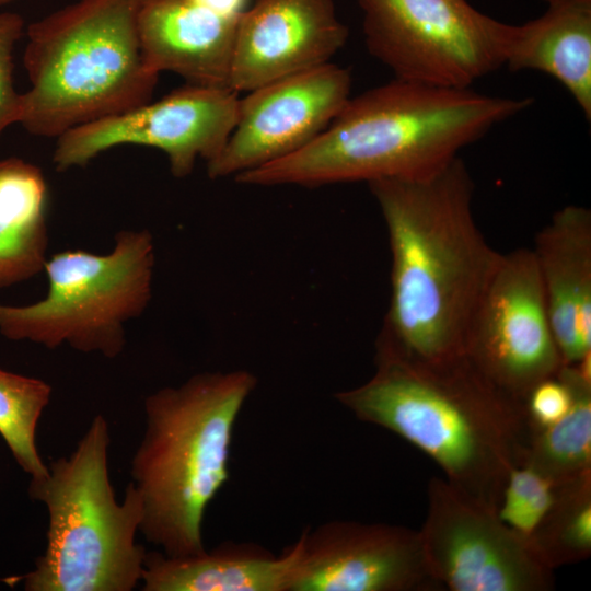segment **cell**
Masks as SVG:
<instances>
[{
    "label": "cell",
    "mask_w": 591,
    "mask_h": 591,
    "mask_svg": "<svg viewBox=\"0 0 591 591\" xmlns=\"http://www.w3.org/2000/svg\"><path fill=\"white\" fill-rule=\"evenodd\" d=\"M391 250V299L376 346L417 361L464 355L467 331L500 252L473 215L460 157L416 177L368 183Z\"/></svg>",
    "instance_id": "cell-1"
},
{
    "label": "cell",
    "mask_w": 591,
    "mask_h": 591,
    "mask_svg": "<svg viewBox=\"0 0 591 591\" xmlns=\"http://www.w3.org/2000/svg\"><path fill=\"white\" fill-rule=\"evenodd\" d=\"M532 97H502L394 78L347 101L311 143L237 175L250 186L315 187L433 172Z\"/></svg>",
    "instance_id": "cell-2"
},
{
    "label": "cell",
    "mask_w": 591,
    "mask_h": 591,
    "mask_svg": "<svg viewBox=\"0 0 591 591\" xmlns=\"http://www.w3.org/2000/svg\"><path fill=\"white\" fill-rule=\"evenodd\" d=\"M375 371L335 393L358 419L390 430L430 456L445 479L495 509L530 428L523 403L463 355L417 361L376 346Z\"/></svg>",
    "instance_id": "cell-3"
},
{
    "label": "cell",
    "mask_w": 591,
    "mask_h": 591,
    "mask_svg": "<svg viewBox=\"0 0 591 591\" xmlns=\"http://www.w3.org/2000/svg\"><path fill=\"white\" fill-rule=\"evenodd\" d=\"M246 370L204 372L148 395L130 463L142 501L139 532L172 556L205 551V512L228 482L233 430L256 386Z\"/></svg>",
    "instance_id": "cell-4"
},
{
    "label": "cell",
    "mask_w": 591,
    "mask_h": 591,
    "mask_svg": "<svg viewBox=\"0 0 591 591\" xmlns=\"http://www.w3.org/2000/svg\"><path fill=\"white\" fill-rule=\"evenodd\" d=\"M139 0H79L27 28L19 124L33 135L66 131L150 102L159 73L138 35Z\"/></svg>",
    "instance_id": "cell-5"
},
{
    "label": "cell",
    "mask_w": 591,
    "mask_h": 591,
    "mask_svg": "<svg viewBox=\"0 0 591 591\" xmlns=\"http://www.w3.org/2000/svg\"><path fill=\"white\" fill-rule=\"evenodd\" d=\"M109 444L108 422L99 414L69 456L30 479V498L48 514L46 547L31 571L3 582H22L25 591H131L141 582L147 552L136 536L142 501L131 482L117 501Z\"/></svg>",
    "instance_id": "cell-6"
},
{
    "label": "cell",
    "mask_w": 591,
    "mask_h": 591,
    "mask_svg": "<svg viewBox=\"0 0 591 591\" xmlns=\"http://www.w3.org/2000/svg\"><path fill=\"white\" fill-rule=\"evenodd\" d=\"M154 265L153 236L147 230L118 232L107 254L56 253L44 265V298L23 305L0 303V334L115 358L126 344L125 324L149 304Z\"/></svg>",
    "instance_id": "cell-7"
},
{
    "label": "cell",
    "mask_w": 591,
    "mask_h": 591,
    "mask_svg": "<svg viewBox=\"0 0 591 591\" xmlns=\"http://www.w3.org/2000/svg\"><path fill=\"white\" fill-rule=\"evenodd\" d=\"M369 53L394 78L471 88L503 66L511 24L467 0H357Z\"/></svg>",
    "instance_id": "cell-8"
},
{
    "label": "cell",
    "mask_w": 591,
    "mask_h": 591,
    "mask_svg": "<svg viewBox=\"0 0 591 591\" xmlns=\"http://www.w3.org/2000/svg\"><path fill=\"white\" fill-rule=\"evenodd\" d=\"M427 565L452 591H549L554 570L497 515L495 509L445 478L427 488V514L418 531Z\"/></svg>",
    "instance_id": "cell-9"
},
{
    "label": "cell",
    "mask_w": 591,
    "mask_h": 591,
    "mask_svg": "<svg viewBox=\"0 0 591 591\" xmlns=\"http://www.w3.org/2000/svg\"><path fill=\"white\" fill-rule=\"evenodd\" d=\"M464 355L522 403L535 384L563 367L531 248L500 253L474 311Z\"/></svg>",
    "instance_id": "cell-10"
},
{
    "label": "cell",
    "mask_w": 591,
    "mask_h": 591,
    "mask_svg": "<svg viewBox=\"0 0 591 591\" xmlns=\"http://www.w3.org/2000/svg\"><path fill=\"white\" fill-rule=\"evenodd\" d=\"M240 109L237 93L187 84L155 102L74 127L57 140L58 171L84 166L123 144L162 150L175 177L189 175L197 159H216L231 136Z\"/></svg>",
    "instance_id": "cell-11"
},
{
    "label": "cell",
    "mask_w": 591,
    "mask_h": 591,
    "mask_svg": "<svg viewBox=\"0 0 591 591\" xmlns=\"http://www.w3.org/2000/svg\"><path fill=\"white\" fill-rule=\"evenodd\" d=\"M351 74L327 62L246 93L219 155L212 179L232 177L288 157L315 140L350 99Z\"/></svg>",
    "instance_id": "cell-12"
},
{
    "label": "cell",
    "mask_w": 591,
    "mask_h": 591,
    "mask_svg": "<svg viewBox=\"0 0 591 591\" xmlns=\"http://www.w3.org/2000/svg\"><path fill=\"white\" fill-rule=\"evenodd\" d=\"M290 591H434L418 531L386 523L331 521L301 534Z\"/></svg>",
    "instance_id": "cell-13"
},
{
    "label": "cell",
    "mask_w": 591,
    "mask_h": 591,
    "mask_svg": "<svg viewBox=\"0 0 591 591\" xmlns=\"http://www.w3.org/2000/svg\"><path fill=\"white\" fill-rule=\"evenodd\" d=\"M348 34L333 0H256L239 20L230 89L247 93L325 65Z\"/></svg>",
    "instance_id": "cell-14"
},
{
    "label": "cell",
    "mask_w": 591,
    "mask_h": 591,
    "mask_svg": "<svg viewBox=\"0 0 591 591\" xmlns=\"http://www.w3.org/2000/svg\"><path fill=\"white\" fill-rule=\"evenodd\" d=\"M240 18L221 15L193 0H139L143 58L155 72L172 71L188 84L230 89Z\"/></svg>",
    "instance_id": "cell-15"
},
{
    "label": "cell",
    "mask_w": 591,
    "mask_h": 591,
    "mask_svg": "<svg viewBox=\"0 0 591 591\" xmlns=\"http://www.w3.org/2000/svg\"><path fill=\"white\" fill-rule=\"evenodd\" d=\"M564 364L591 352V211L568 205L536 234L531 248Z\"/></svg>",
    "instance_id": "cell-16"
},
{
    "label": "cell",
    "mask_w": 591,
    "mask_h": 591,
    "mask_svg": "<svg viewBox=\"0 0 591 591\" xmlns=\"http://www.w3.org/2000/svg\"><path fill=\"white\" fill-rule=\"evenodd\" d=\"M299 538L279 556L253 543H222L172 557L147 552L143 591H290L302 555Z\"/></svg>",
    "instance_id": "cell-17"
},
{
    "label": "cell",
    "mask_w": 591,
    "mask_h": 591,
    "mask_svg": "<svg viewBox=\"0 0 591 591\" xmlns=\"http://www.w3.org/2000/svg\"><path fill=\"white\" fill-rule=\"evenodd\" d=\"M503 66L535 70L560 82L591 119V0L548 3L538 18L512 25Z\"/></svg>",
    "instance_id": "cell-18"
},
{
    "label": "cell",
    "mask_w": 591,
    "mask_h": 591,
    "mask_svg": "<svg viewBox=\"0 0 591 591\" xmlns=\"http://www.w3.org/2000/svg\"><path fill=\"white\" fill-rule=\"evenodd\" d=\"M47 187L38 167L0 160V288L31 279L47 259Z\"/></svg>",
    "instance_id": "cell-19"
},
{
    "label": "cell",
    "mask_w": 591,
    "mask_h": 591,
    "mask_svg": "<svg viewBox=\"0 0 591 591\" xmlns=\"http://www.w3.org/2000/svg\"><path fill=\"white\" fill-rule=\"evenodd\" d=\"M558 374L572 390V405L552 426L530 430L521 462L564 482L591 473V352Z\"/></svg>",
    "instance_id": "cell-20"
},
{
    "label": "cell",
    "mask_w": 591,
    "mask_h": 591,
    "mask_svg": "<svg viewBox=\"0 0 591 591\" xmlns=\"http://www.w3.org/2000/svg\"><path fill=\"white\" fill-rule=\"evenodd\" d=\"M551 569L582 561L591 554V473L565 480L558 497L530 540Z\"/></svg>",
    "instance_id": "cell-21"
},
{
    "label": "cell",
    "mask_w": 591,
    "mask_h": 591,
    "mask_svg": "<svg viewBox=\"0 0 591 591\" xmlns=\"http://www.w3.org/2000/svg\"><path fill=\"white\" fill-rule=\"evenodd\" d=\"M51 392V386L40 379L0 368V436L31 478L48 474V465L37 449L36 430Z\"/></svg>",
    "instance_id": "cell-22"
},
{
    "label": "cell",
    "mask_w": 591,
    "mask_h": 591,
    "mask_svg": "<svg viewBox=\"0 0 591 591\" xmlns=\"http://www.w3.org/2000/svg\"><path fill=\"white\" fill-rule=\"evenodd\" d=\"M561 483L520 462L509 472L495 511L530 546V540L555 503Z\"/></svg>",
    "instance_id": "cell-23"
},
{
    "label": "cell",
    "mask_w": 591,
    "mask_h": 591,
    "mask_svg": "<svg viewBox=\"0 0 591 591\" xmlns=\"http://www.w3.org/2000/svg\"><path fill=\"white\" fill-rule=\"evenodd\" d=\"M24 21L16 13H0V136L11 124L18 123L21 93L14 88L13 50L23 34Z\"/></svg>",
    "instance_id": "cell-24"
},
{
    "label": "cell",
    "mask_w": 591,
    "mask_h": 591,
    "mask_svg": "<svg viewBox=\"0 0 591 591\" xmlns=\"http://www.w3.org/2000/svg\"><path fill=\"white\" fill-rule=\"evenodd\" d=\"M573 393L557 373L535 384L523 401L530 430L543 429L560 420L570 409Z\"/></svg>",
    "instance_id": "cell-25"
},
{
    "label": "cell",
    "mask_w": 591,
    "mask_h": 591,
    "mask_svg": "<svg viewBox=\"0 0 591 591\" xmlns=\"http://www.w3.org/2000/svg\"><path fill=\"white\" fill-rule=\"evenodd\" d=\"M225 16H240L247 10L248 0H193Z\"/></svg>",
    "instance_id": "cell-26"
},
{
    "label": "cell",
    "mask_w": 591,
    "mask_h": 591,
    "mask_svg": "<svg viewBox=\"0 0 591 591\" xmlns=\"http://www.w3.org/2000/svg\"><path fill=\"white\" fill-rule=\"evenodd\" d=\"M542 1H545L548 4V3L556 2V1H559V0H542Z\"/></svg>",
    "instance_id": "cell-27"
},
{
    "label": "cell",
    "mask_w": 591,
    "mask_h": 591,
    "mask_svg": "<svg viewBox=\"0 0 591 591\" xmlns=\"http://www.w3.org/2000/svg\"><path fill=\"white\" fill-rule=\"evenodd\" d=\"M9 1H11V0H0V4L9 2Z\"/></svg>",
    "instance_id": "cell-28"
}]
</instances>
